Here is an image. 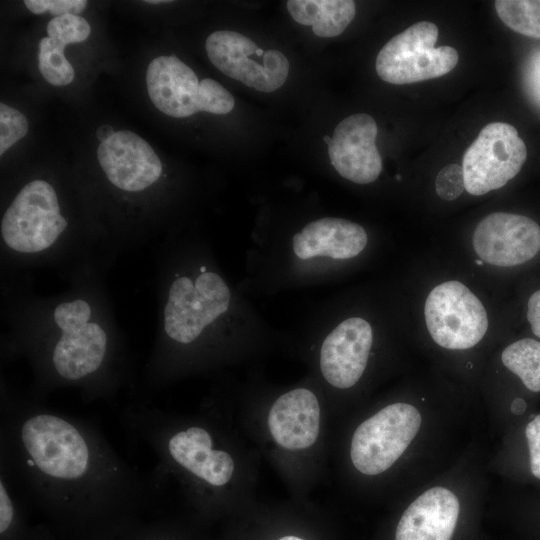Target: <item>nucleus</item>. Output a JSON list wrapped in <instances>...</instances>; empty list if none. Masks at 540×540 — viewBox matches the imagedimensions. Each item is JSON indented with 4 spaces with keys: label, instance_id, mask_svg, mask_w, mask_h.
I'll return each mask as SVG.
<instances>
[{
    "label": "nucleus",
    "instance_id": "nucleus-32",
    "mask_svg": "<svg viewBox=\"0 0 540 540\" xmlns=\"http://www.w3.org/2000/svg\"><path fill=\"white\" fill-rule=\"evenodd\" d=\"M525 402L522 399L517 398L512 403V410L514 413H522L525 410Z\"/></svg>",
    "mask_w": 540,
    "mask_h": 540
},
{
    "label": "nucleus",
    "instance_id": "nucleus-31",
    "mask_svg": "<svg viewBox=\"0 0 540 540\" xmlns=\"http://www.w3.org/2000/svg\"><path fill=\"white\" fill-rule=\"evenodd\" d=\"M115 132L116 131H114L112 126H110L108 124H105V125H102V126L98 127V129L96 131V136H97L98 140H100L101 142H104V141L108 140L109 138H111L115 134Z\"/></svg>",
    "mask_w": 540,
    "mask_h": 540
},
{
    "label": "nucleus",
    "instance_id": "nucleus-27",
    "mask_svg": "<svg viewBox=\"0 0 540 540\" xmlns=\"http://www.w3.org/2000/svg\"><path fill=\"white\" fill-rule=\"evenodd\" d=\"M525 435L530 455L531 472L540 479V414L527 424Z\"/></svg>",
    "mask_w": 540,
    "mask_h": 540
},
{
    "label": "nucleus",
    "instance_id": "nucleus-24",
    "mask_svg": "<svg viewBox=\"0 0 540 540\" xmlns=\"http://www.w3.org/2000/svg\"><path fill=\"white\" fill-rule=\"evenodd\" d=\"M28 132L26 116L3 102L0 103V154L3 155L12 145Z\"/></svg>",
    "mask_w": 540,
    "mask_h": 540
},
{
    "label": "nucleus",
    "instance_id": "nucleus-16",
    "mask_svg": "<svg viewBox=\"0 0 540 540\" xmlns=\"http://www.w3.org/2000/svg\"><path fill=\"white\" fill-rule=\"evenodd\" d=\"M320 407L313 392L298 388L281 395L272 405L268 426L274 440L290 450L310 447L319 433Z\"/></svg>",
    "mask_w": 540,
    "mask_h": 540
},
{
    "label": "nucleus",
    "instance_id": "nucleus-19",
    "mask_svg": "<svg viewBox=\"0 0 540 540\" xmlns=\"http://www.w3.org/2000/svg\"><path fill=\"white\" fill-rule=\"evenodd\" d=\"M286 7L297 23L312 26L319 37L340 35L356 13L352 0H289Z\"/></svg>",
    "mask_w": 540,
    "mask_h": 540
},
{
    "label": "nucleus",
    "instance_id": "nucleus-29",
    "mask_svg": "<svg viewBox=\"0 0 540 540\" xmlns=\"http://www.w3.org/2000/svg\"><path fill=\"white\" fill-rule=\"evenodd\" d=\"M13 507L3 483L0 484V532L8 529L12 522Z\"/></svg>",
    "mask_w": 540,
    "mask_h": 540
},
{
    "label": "nucleus",
    "instance_id": "nucleus-33",
    "mask_svg": "<svg viewBox=\"0 0 540 540\" xmlns=\"http://www.w3.org/2000/svg\"><path fill=\"white\" fill-rule=\"evenodd\" d=\"M145 2L148 3V4H159V3H166V2H169V1H165V0H146Z\"/></svg>",
    "mask_w": 540,
    "mask_h": 540
},
{
    "label": "nucleus",
    "instance_id": "nucleus-10",
    "mask_svg": "<svg viewBox=\"0 0 540 540\" xmlns=\"http://www.w3.org/2000/svg\"><path fill=\"white\" fill-rule=\"evenodd\" d=\"M21 436L34 463L45 474L73 479L85 472L89 459L86 442L62 418L47 414L31 417L23 424Z\"/></svg>",
    "mask_w": 540,
    "mask_h": 540
},
{
    "label": "nucleus",
    "instance_id": "nucleus-35",
    "mask_svg": "<svg viewBox=\"0 0 540 540\" xmlns=\"http://www.w3.org/2000/svg\"><path fill=\"white\" fill-rule=\"evenodd\" d=\"M323 140H324V142H325V143L327 144V146H328V145L330 144V142H331V137H329L328 135H325V136L323 137Z\"/></svg>",
    "mask_w": 540,
    "mask_h": 540
},
{
    "label": "nucleus",
    "instance_id": "nucleus-1",
    "mask_svg": "<svg viewBox=\"0 0 540 540\" xmlns=\"http://www.w3.org/2000/svg\"><path fill=\"white\" fill-rule=\"evenodd\" d=\"M148 94L162 113L184 118L204 111L227 114L235 100L220 83L205 78L198 80L195 72L174 55L153 59L147 68Z\"/></svg>",
    "mask_w": 540,
    "mask_h": 540
},
{
    "label": "nucleus",
    "instance_id": "nucleus-22",
    "mask_svg": "<svg viewBox=\"0 0 540 540\" xmlns=\"http://www.w3.org/2000/svg\"><path fill=\"white\" fill-rule=\"evenodd\" d=\"M48 36L39 42L38 68L43 78L54 86L70 84L75 76L74 69L64 55V48Z\"/></svg>",
    "mask_w": 540,
    "mask_h": 540
},
{
    "label": "nucleus",
    "instance_id": "nucleus-6",
    "mask_svg": "<svg viewBox=\"0 0 540 540\" xmlns=\"http://www.w3.org/2000/svg\"><path fill=\"white\" fill-rule=\"evenodd\" d=\"M526 158V145L514 126L487 124L464 153L465 190L480 196L503 187L520 172Z\"/></svg>",
    "mask_w": 540,
    "mask_h": 540
},
{
    "label": "nucleus",
    "instance_id": "nucleus-15",
    "mask_svg": "<svg viewBox=\"0 0 540 540\" xmlns=\"http://www.w3.org/2000/svg\"><path fill=\"white\" fill-rule=\"evenodd\" d=\"M459 510L452 491L444 487L428 489L402 514L395 540H451Z\"/></svg>",
    "mask_w": 540,
    "mask_h": 540
},
{
    "label": "nucleus",
    "instance_id": "nucleus-5",
    "mask_svg": "<svg viewBox=\"0 0 540 540\" xmlns=\"http://www.w3.org/2000/svg\"><path fill=\"white\" fill-rule=\"evenodd\" d=\"M421 414L407 403H394L378 411L355 430L350 456L366 475L389 469L404 453L421 426Z\"/></svg>",
    "mask_w": 540,
    "mask_h": 540
},
{
    "label": "nucleus",
    "instance_id": "nucleus-7",
    "mask_svg": "<svg viewBox=\"0 0 540 540\" xmlns=\"http://www.w3.org/2000/svg\"><path fill=\"white\" fill-rule=\"evenodd\" d=\"M424 316L432 339L451 350L478 344L488 329L486 310L479 298L463 283L443 282L429 293Z\"/></svg>",
    "mask_w": 540,
    "mask_h": 540
},
{
    "label": "nucleus",
    "instance_id": "nucleus-21",
    "mask_svg": "<svg viewBox=\"0 0 540 540\" xmlns=\"http://www.w3.org/2000/svg\"><path fill=\"white\" fill-rule=\"evenodd\" d=\"M495 9L513 31L532 38H540V1L497 0Z\"/></svg>",
    "mask_w": 540,
    "mask_h": 540
},
{
    "label": "nucleus",
    "instance_id": "nucleus-34",
    "mask_svg": "<svg viewBox=\"0 0 540 540\" xmlns=\"http://www.w3.org/2000/svg\"><path fill=\"white\" fill-rule=\"evenodd\" d=\"M279 540H303V539L296 536H285V537L280 538Z\"/></svg>",
    "mask_w": 540,
    "mask_h": 540
},
{
    "label": "nucleus",
    "instance_id": "nucleus-14",
    "mask_svg": "<svg viewBox=\"0 0 540 540\" xmlns=\"http://www.w3.org/2000/svg\"><path fill=\"white\" fill-rule=\"evenodd\" d=\"M373 333L363 318L351 317L337 325L324 339L320 351L321 372L339 389L355 385L366 368Z\"/></svg>",
    "mask_w": 540,
    "mask_h": 540
},
{
    "label": "nucleus",
    "instance_id": "nucleus-13",
    "mask_svg": "<svg viewBox=\"0 0 540 540\" xmlns=\"http://www.w3.org/2000/svg\"><path fill=\"white\" fill-rule=\"evenodd\" d=\"M97 157L108 180L117 188L139 192L154 184L162 163L153 148L136 133L121 130L101 142Z\"/></svg>",
    "mask_w": 540,
    "mask_h": 540
},
{
    "label": "nucleus",
    "instance_id": "nucleus-18",
    "mask_svg": "<svg viewBox=\"0 0 540 540\" xmlns=\"http://www.w3.org/2000/svg\"><path fill=\"white\" fill-rule=\"evenodd\" d=\"M209 433L199 427L178 432L169 441V452L182 467L211 485L222 486L232 477L234 462L224 451L213 450Z\"/></svg>",
    "mask_w": 540,
    "mask_h": 540
},
{
    "label": "nucleus",
    "instance_id": "nucleus-23",
    "mask_svg": "<svg viewBox=\"0 0 540 540\" xmlns=\"http://www.w3.org/2000/svg\"><path fill=\"white\" fill-rule=\"evenodd\" d=\"M46 30L50 39L64 46L85 41L91 32L87 20L74 14L54 17Z\"/></svg>",
    "mask_w": 540,
    "mask_h": 540
},
{
    "label": "nucleus",
    "instance_id": "nucleus-11",
    "mask_svg": "<svg viewBox=\"0 0 540 540\" xmlns=\"http://www.w3.org/2000/svg\"><path fill=\"white\" fill-rule=\"evenodd\" d=\"M472 244L484 262L499 267L516 266L540 251V227L523 215L494 212L477 224Z\"/></svg>",
    "mask_w": 540,
    "mask_h": 540
},
{
    "label": "nucleus",
    "instance_id": "nucleus-8",
    "mask_svg": "<svg viewBox=\"0 0 540 540\" xmlns=\"http://www.w3.org/2000/svg\"><path fill=\"white\" fill-rule=\"evenodd\" d=\"M53 319L60 333L52 354L58 374L78 380L95 372L106 354L107 334L93 319L91 305L81 298L62 302Z\"/></svg>",
    "mask_w": 540,
    "mask_h": 540
},
{
    "label": "nucleus",
    "instance_id": "nucleus-28",
    "mask_svg": "<svg viewBox=\"0 0 540 540\" xmlns=\"http://www.w3.org/2000/svg\"><path fill=\"white\" fill-rule=\"evenodd\" d=\"M527 319L532 332L540 338V290L534 292L528 300Z\"/></svg>",
    "mask_w": 540,
    "mask_h": 540
},
{
    "label": "nucleus",
    "instance_id": "nucleus-20",
    "mask_svg": "<svg viewBox=\"0 0 540 540\" xmlns=\"http://www.w3.org/2000/svg\"><path fill=\"white\" fill-rule=\"evenodd\" d=\"M501 360L528 390L540 391V341L524 338L511 343L503 350Z\"/></svg>",
    "mask_w": 540,
    "mask_h": 540
},
{
    "label": "nucleus",
    "instance_id": "nucleus-17",
    "mask_svg": "<svg viewBox=\"0 0 540 540\" xmlns=\"http://www.w3.org/2000/svg\"><path fill=\"white\" fill-rule=\"evenodd\" d=\"M367 241L361 225L325 217L308 223L293 236V251L302 260L319 256L350 259L363 251Z\"/></svg>",
    "mask_w": 540,
    "mask_h": 540
},
{
    "label": "nucleus",
    "instance_id": "nucleus-4",
    "mask_svg": "<svg viewBox=\"0 0 540 540\" xmlns=\"http://www.w3.org/2000/svg\"><path fill=\"white\" fill-rule=\"evenodd\" d=\"M66 227L55 189L44 180H33L5 211L1 237L12 251L35 254L51 248Z\"/></svg>",
    "mask_w": 540,
    "mask_h": 540
},
{
    "label": "nucleus",
    "instance_id": "nucleus-30",
    "mask_svg": "<svg viewBox=\"0 0 540 540\" xmlns=\"http://www.w3.org/2000/svg\"><path fill=\"white\" fill-rule=\"evenodd\" d=\"M527 79L533 95L540 101V52L531 61Z\"/></svg>",
    "mask_w": 540,
    "mask_h": 540
},
{
    "label": "nucleus",
    "instance_id": "nucleus-12",
    "mask_svg": "<svg viewBox=\"0 0 540 540\" xmlns=\"http://www.w3.org/2000/svg\"><path fill=\"white\" fill-rule=\"evenodd\" d=\"M376 136L377 124L365 113L350 115L336 126L328 155L343 178L357 184H368L378 178L382 160L375 144Z\"/></svg>",
    "mask_w": 540,
    "mask_h": 540
},
{
    "label": "nucleus",
    "instance_id": "nucleus-26",
    "mask_svg": "<svg viewBox=\"0 0 540 540\" xmlns=\"http://www.w3.org/2000/svg\"><path fill=\"white\" fill-rule=\"evenodd\" d=\"M25 6L34 14L49 12L55 17L66 14L78 15L87 6L85 0H26Z\"/></svg>",
    "mask_w": 540,
    "mask_h": 540
},
{
    "label": "nucleus",
    "instance_id": "nucleus-2",
    "mask_svg": "<svg viewBox=\"0 0 540 540\" xmlns=\"http://www.w3.org/2000/svg\"><path fill=\"white\" fill-rule=\"evenodd\" d=\"M438 27L419 21L389 40L377 55L378 76L391 84H409L440 77L457 65L459 56L450 46L435 48Z\"/></svg>",
    "mask_w": 540,
    "mask_h": 540
},
{
    "label": "nucleus",
    "instance_id": "nucleus-3",
    "mask_svg": "<svg viewBox=\"0 0 540 540\" xmlns=\"http://www.w3.org/2000/svg\"><path fill=\"white\" fill-rule=\"evenodd\" d=\"M230 290L223 278L201 267L194 278L181 275L173 280L163 312L164 331L172 340L188 344L224 314Z\"/></svg>",
    "mask_w": 540,
    "mask_h": 540
},
{
    "label": "nucleus",
    "instance_id": "nucleus-9",
    "mask_svg": "<svg viewBox=\"0 0 540 540\" xmlns=\"http://www.w3.org/2000/svg\"><path fill=\"white\" fill-rule=\"evenodd\" d=\"M205 48L216 68L257 91L273 92L287 79L290 66L282 52L264 51L238 32L215 31L206 39Z\"/></svg>",
    "mask_w": 540,
    "mask_h": 540
},
{
    "label": "nucleus",
    "instance_id": "nucleus-25",
    "mask_svg": "<svg viewBox=\"0 0 540 540\" xmlns=\"http://www.w3.org/2000/svg\"><path fill=\"white\" fill-rule=\"evenodd\" d=\"M435 189L443 200L451 201L458 198L465 190L462 166L458 164L444 166L436 177Z\"/></svg>",
    "mask_w": 540,
    "mask_h": 540
}]
</instances>
